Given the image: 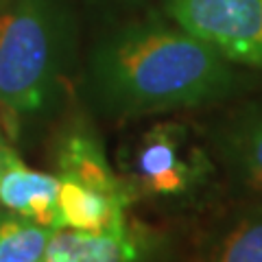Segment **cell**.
I'll list each match as a JSON object with an SVG mask.
<instances>
[{"label":"cell","mask_w":262,"mask_h":262,"mask_svg":"<svg viewBox=\"0 0 262 262\" xmlns=\"http://www.w3.org/2000/svg\"><path fill=\"white\" fill-rule=\"evenodd\" d=\"M72 48L66 0H0V118L13 138L53 105Z\"/></svg>","instance_id":"2"},{"label":"cell","mask_w":262,"mask_h":262,"mask_svg":"<svg viewBox=\"0 0 262 262\" xmlns=\"http://www.w3.org/2000/svg\"><path fill=\"white\" fill-rule=\"evenodd\" d=\"M59 186L57 175L27 168L11 146L5 153V170L0 177V206L29 216L46 227L61 229L63 219L59 210Z\"/></svg>","instance_id":"7"},{"label":"cell","mask_w":262,"mask_h":262,"mask_svg":"<svg viewBox=\"0 0 262 262\" xmlns=\"http://www.w3.org/2000/svg\"><path fill=\"white\" fill-rule=\"evenodd\" d=\"M164 15L234 66L262 75V0H164Z\"/></svg>","instance_id":"3"},{"label":"cell","mask_w":262,"mask_h":262,"mask_svg":"<svg viewBox=\"0 0 262 262\" xmlns=\"http://www.w3.org/2000/svg\"><path fill=\"white\" fill-rule=\"evenodd\" d=\"M140 256L138 238L129 227L110 232L55 229L42 262H136Z\"/></svg>","instance_id":"8"},{"label":"cell","mask_w":262,"mask_h":262,"mask_svg":"<svg viewBox=\"0 0 262 262\" xmlns=\"http://www.w3.org/2000/svg\"><path fill=\"white\" fill-rule=\"evenodd\" d=\"M210 262H262V206H253L234 219Z\"/></svg>","instance_id":"11"},{"label":"cell","mask_w":262,"mask_h":262,"mask_svg":"<svg viewBox=\"0 0 262 262\" xmlns=\"http://www.w3.org/2000/svg\"><path fill=\"white\" fill-rule=\"evenodd\" d=\"M186 129L177 122H160L140 138L134 155L136 194L177 196L199 182L208 162L201 153H186Z\"/></svg>","instance_id":"4"},{"label":"cell","mask_w":262,"mask_h":262,"mask_svg":"<svg viewBox=\"0 0 262 262\" xmlns=\"http://www.w3.org/2000/svg\"><path fill=\"white\" fill-rule=\"evenodd\" d=\"M260 88L258 72L227 61L173 20L142 18L114 27L90 53L85 94L105 118L214 107Z\"/></svg>","instance_id":"1"},{"label":"cell","mask_w":262,"mask_h":262,"mask_svg":"<svg viewBox=\"0 0 262 262\" xmlns=\"http://www.w3.org/2000/svg\"><path fill=\"white\" fill-rule=\"evenodd\" d=\"M5 153H7V144L0 140V177H3V170H5Z\"/></svg>","instance_id":"12"},{"label":"cell","mask_w":262,"mask_h":262,"mask_svg":"<svg viewBox=\"0 0 262 262\" xmlns=\"http://www.w3.org/2000/svg\"><path fill=\"white\" fill-rule=\"evenodd\" d=\"M212 146L236 182L262 192V98L225 114L212 129Z\"/></svg>","instance_id":"6"},{"label":"cell","mask_w":262,"mask_h":262,"mask_svg":"<svg viewBox=\"0 0 262 262\" xmlns=\"http://www.w3.org/2000/svg\"><path fill=\"white\" fill-rule=\"evenodd\" d=\"M53 234V227L0 208V262H42Z\"/></svg>","instance_id":"10"},{"label":"cell","mask_w":262,"mask_h":262,"mask_svg":"<svg viewBox=\"0 0 262 262\" xmlns=\"http://www.w3.org/2000/svg\"><path fill=\"white\" fill-rule=\"evenodd\" d=\"M127 203L83 184L61 179L59 210L63 227L81 232H110L127 227Z\"/></svg>","instance_id":"9"},{"label":"cell","mask_w":262,"mask_h":262,"mask_svg":"<svg viewBox=\"0 0 262 262\" xmlns=\"http://www.w3.org/2000/svg\"><path fill=\"white\" fill-rule=\"evenodd\" d=\"M55 166L59 179L94 188L127 206L136 199L131 184L112 168L98 131L83 116L70 120L61 129L55 144Z\"/></svg>","instance_id":"5"}]
</instances>
